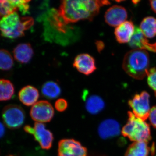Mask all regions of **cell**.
I'll return each mask as SVG.
<instances>
[{
    "instance_id": "9",
    "label": "cell",
    "mask_w": 156,
    "mask_h": 156,
    "mask_svg": "<svg viewBox=\"0 0 156 156\" xmlns=\"http://www.w3.org/2000/svg\"><path fill=\"white\" fill-rule=\"evenodd\" d=\"M87 148L73 139L61 140L58 144V156H87Z\"/></svg>"
},
{
    "instance_id": "4",
    "label": "cell",
    "mask_w": 156,
    "mask_h": 156,
    "mask_svg": "<svg viewBox=\"0 0 156 156\" xmlns=\"http://www.w3.org/2000/svg\"><path fill=\"white\" fill-rule=\"evenodd\" d=\"M128 122L122 130L123 136L134 142L150 141L151 137L149 125L131 112H128Z\"/></svg>"
},
{
    "instance_id": "24",
    "label": "cell",
    "mask_w": 156,
    "mask_h": 156,
    "mask_svg": "<svg viewBox=\"0 0 156 156\" xmlns=\"http://www.w3.org/2000/svg\"><path fill=\"white\" fill-rule=\"evenodd\" d=\"M11 3L16 11H19L23 15L28 14L29 10L30 1L11 0Z\"/></svg>"
},
{
    "instance_id": "2",
    "label": "cell",
    "mask_w": 156,
    "mask_h": 156,
    "mask_svg": "<svg viewBox=\"0 0 156 156\" xmlns=\"http://www.w3.org/2000/svg\"><path fill=\"white\" fill-rule=\"evenodd\" d=\"M150 57L147 51L132 49L126 53L123 59L122 68L131 77L142 80L149 71Z\"/></svg>"
},
{
    "instance_id": "20",
    "label": "cell",
    "mask_w": 156,
    "mask_h": 156,
    "mask_svg": "<svg viewBox=\"0 0 156 156\" xmlns=\"http://www.w3.org/2000/svg\"><path fill=\"white\" fill-rule=\"evenodd\" d=\"M14 85L11 81L0 79V101L10 100L14 94Z\"/></svg>"
},
{
    "instance_id": "8",
    "label": "cell",
    "mask_w": 156,
    "mask_h": 156,
    "mask_svg": "<svg viewBox=\"0 0 156 156\" xmlns=\"http://www.w3.org/2000/svg\"><path fill=\"white\" fill-rule=\"evenodd\" d=\"M54 115L53 106L47 101H37L30 109V116L37 122H49L53 119Z\"/></svg>"
},
{
    "instance_id": "22",
    "label": "cell",
    "mask_w": 156,
    "mask_h": 156,
    "mask_svg": "<svg viewBox=\"0 0 156 156\" xmlns=\"http://www.w3.org/2000/svg\"><path fill=\"white\" fill-rule=\"evenodd\" d=\"M14 65V59L9 51L4 49L0 50V69L9 70Z\"/></svg>"
},
{
    "instance_id": "7",
    "label": "cell",
    "mask_w": 156,
    "mask_h": 156,
    "mask_svg": "<svg viewBox=\"0 0 156 156\" xmlns=\"http://www.w3.org/2000/svg\"><path fill=\"white\" fill-rule=\"evenodd\" d=\"M128 104L136 116L144 121L149 116L151 111L150 95L147 92L143 91L136 94L129 101Z\"/></svg>"
},
{
    "instance_id": "11",
    "label": "cell",
    "mask_w": 156,
    "mask_h": 156,
    "mask_svg": "<svg viewBox=\"0 0 156 156\" xmlns=\"http://www.w3.org/2000/svg\"><path fill=\"white\" fill-rule=\"evenodd\" d=\"M73 66L79 72L88 76L96 69L94 58L87 53H82L76 56L73 62Z\"/></svg>"
},
{
    "instance_id": "17",
    "label": "cell",
    "mask_w": 156,
    "mask_h": 156,
    "mask_svg": "<svg viewBox=\"0 0 156 156\" xmlns=\"http://www.w3.org/2000/svg\"><path fill=\"white\" fill-rule=\"evenodd\" d=\"M151 150L147 142H134L128 147L125 156H148Z\"/></svg>"
},
{
    "instance_id": "25",
    "label": "cell",
    "mask_w": 156,
    "mask_h": 156,
    "mask_svg": "<svg viewBox=\"0 0 156 156\" xmlns=\"http://www.w3.org/2000/svg\"><path fill=\"white\" fill-rule=\"evenodd\" d=\"M147 83L150 87L153 90L156 96V68H152L147 74Z\"/></svg>"
},
{
    "instance_id": "29",
    "label": "cell",
    "mask_w": 156,
    "mask_h": 156,
    "mask_svg": "<svg viewBox=\"0 0 156 156\" xmlns=\"http://www.w3.org/2000/svg\"><path fill=\"white\" fill-rule=\"evenodd\" d=\"M150 4L153 11L156 13V1H150Z\"/></svg>"
},
{
    "instance_id": "21",
    "label": "cell",
    "mask_w": 156,
    "mask_h": 156,
    "mask_svg": "<svg viewBox=\"0 0 156 156\" xmlns=\"http://www.w3.org/2000/svg\"><path fill=\"white\" fill-rule=\"evenodd\" d=\"M147 39L144 36L142 31L139 27H135L134 34L129 42V45L133 49L143 50L144 44Z\"/></svg>"
},
{
    "instance_id": "26",
    "label": "cell",
    "mask_w": 156,
    "mask_h": 156,
    "mask_svg": "<svg viewBox=\"0 0 156 156\" xmlns=\"http://www.w3.org/2000/svg\"><path fill=\"white\" fill-rule=\"evenodd\" d=\"M55 107L56 110L58 112H64L66 110L67 108V101L63 98H59L55 102Z\"/></svg>"
},
{
    "instance_id": "10",
    "label": "cell",
    "mask_w": 156,
    "mask_h": 156,
    "mask_svg": "<svg viewBox=\"0 0 156 156\" xmlns=\"http://www.w3.org/2000/svg\"><path fill=\"white\" fill-rule=\"evenodd\" d=\"M128 18L127 10L122 6L115 5L109 8L105 14L106 23L112 27H118L126 21Z\"/></svg>"
},
{
    "instance_id": "28",
    "label": "cell",
    "mask_w": 156,
    "mask_h": 156,
    "mask_svg": "<svg viewBox=\"0 0 156 156\" xmlns=\"http://www.w3.org/2000/svg\"><path fill=\"white\" fill-rule=\"evenodd\" d=\"M144 50L156 53V42L154 43H150L147 40L144 44Z\"/></svg>"
},
{
    "instance_id": "30",
    "label": "cell",
    "mask_w": 156,
    "mask_h": 156,
    "mask_svg": "<svg viewBox=\"0 0 156 156\" xmlns=\"http://www.w3.org/2000/svg\"><path fill=\"white\" fill-rule=\"evenodd\" d=\"M5 133V128L2 123L0 122V138L2 137Z\"/></svg>"
},
{
    "instance_id": "18",
    "label": "cell",
    "mask_w": 156,
    "mask_h": 156,
    "mask_svg": "<svg viewBox=\"0 0 156 156\" xmlns=\"http://www.w3.org/2000/svg\"><path fill=\"white\" fill-rule=\"evenodd\" d=\"M140 28L147 38H153L156 36V18L147 17L140 23Z\"/></svg>"
},
{
    "instance_id": "13",
    "label": "cell",
    "mask_w": 156,
    "mask_h": 156,
    "mask_svg": "<svg viewBox=\"0 0 156 156\" xmlns=\"http://www.w3.org/2000/svg\"><path fill=\"white\" fill-rule=\"evenodd\" d=\"M135 27L131 21H126L117 27L115 35L117 41L120 44L129 43L134 34Z\"/></svg>"
},
{
    "instance_id": "5",
    "label": "cell",
    "mask_w": 156,
    "mask_h": 156,
    "mask_svg": "<svg viewBox=\"0 0 156 156\" xmlns=\"http://www.w3.org/2000/svg\"><path fill=\"white\" fill-rule=\"evenodd\" d=\"M2 115L5 125L11 129H18L21 127L25 119L23 109L17 105H9L5 107Z\"/></svg>"
},
{
    "instance_id": "23",
    "label": "cell",
    "mask_w": 156,
    "mask_h": 156,
    "mask_svg": "<svg viewBox=\"0 0 156 156\" xmlns=\"http://www.w3.org/2000/svg\"><path fill=\"white\" fill-rule=\"evenodd\" d=\"M14 12H17V11L11 3V0L0 1V19Z\"/></svg>"
},
{
    "instance_id": "1",
    "label": "cell",
    "mask_w": 156,
    "mask_h": 156,
    "mask_svg": "<svg viewBox=\"0 0 156 156\" xmlns=\"http://www.w3.org/2000/svg\"><path fill=\"white\" fill-rule=\"evenodd\" d=\"M110 4L107 1H63L56 14L65 25L80 20H92L99 13L101 7Z\"/></svg>"
},
{
    "instance_id": "27",
    "label": "cell",
    "mask_w": 156,
    "mask_h": 156,
    "mask_svg": "<svg viewBox=\"0 0 156 156\" xmlns=\"http://www.w3.org/2000/svg\"><path fill=\"white\" fill-rule=\"evenodd\" d=\"M149 118L152 126L156 128V106L151 109Z\"/></svg>"
},
{
    "instance_id": "3",
    "label": "cell",
    "mask_w": 156,
    "mask_h": 156,
    "mask_svg": "<svg viewBox=\"0 0 156 156\" xmlns=\"http://www.w3.org/2000/svg\"><path fill=\"white\" fill-rule=\"evenodd\" d=\"M34 24L32 17H21L17 12H14L0 19V31L5 37L18 38L24 36L26 31Z\"/></svg>"
},
{
    "instance_id": "12",
    "label": "cell",
    "mask_w": 156,
    "mask_h": 156,
    "mask_svg": "<svg viewBox=\"0 0 156 156\" xmlns=\"http://www.w3.org/2000/svg\"><path fill=\"white\" fill-rule=\"evenodd\" d=\"M120 132L119 124L116 121L112 119L105 120L98 126V134L102 139H108L118 136Z\"/></svg>"
},
{
    "instance_id": "32",
    "label": "cell",
    "mask_w": 156,
    "mask_h": 156,
    "mask_svg": "<svg viewBox=\"0 0 156 156\" xmlns=\"http://www.w3.org/2000/svg\"><path fill=\"white\" fill-rule=\"evenodd\" d=\"M13 156V155H10V156Z\"/></svg>"
},
{
    "instance_id": "31",
    "label": "cell",
    "mask_w": 156,
    "mask_h": 156,
    "mask_svg": "<svg viewBox=\"0 0 156 156\" xmlns=\"http://www.w3.org/2000/svg\"><path fill=\"white\" fill-rule=\"evenodd\" d=\"M96 46H97L98 50L99 51H101L103 49L104 45L103 43L101 41H98L97 42L96 44Z\"/></svg>"
},
{
    "instance_id": "15",
    "label": "cell",
    "mask_w": 156,
    "mask_h": 156,
    "mask_svg": "<svg viewBox=\"0 0 156 156\" xmlns=\"http://www.w3.org/2000/svg\"><path fill=\"white\" fill-rule=\"evenodd\" d=\"M14 58L21 63H27L30 61L34 55L33 49L30 44L27 43L19 44L14 48Z\"/></svg>"
},
{
    "instance_id": "19",
    "label": "cell",
    "mask_w": 156,
    "mask_h": 156,
    "mask_svg": "<svg viewBox=\"0 0 156 156\" xmlns=\"http://www.w3.org/2000/svg\"><path fill=\"white\" fill-rule=\"evenodd\" d=\"M43 95L48 99H53L58 98L61 94V88L56 82L48 81L42 87Z\"/></svg>"
},
{
    "instance_id": "16",
    "label": "cell",
    "mask_w": 156,
    "mask_h": 156,
    "mask_svg": "<svg viewBox=\"0 0 156 156\" xmlns=\"http://www.w3.org/2000/svg\"><path fill=\"white\" fill-rule=\"evenodd\" d=\"M105 106L104 101L101 97L97 95L89 96L86 101V109L92 115H96L103 110Z\"/></svg>"
},
{
    "instance_id": "14",
    "label": "cell",
    "mask_w": 156,
    "mask_h": 156,
    "mask_svg": "<svg viewBox=\"0 0 156 156\" xmlns=\"http://www.w3.org/2000/svg\"><path fill=\"white\" fill-rule=\"evenodd\" d=\"M20 101L26 106L34 105L37 102L40 94L35 87L27 86L23 87L18 94Z\"/></svg>"
},
{
    "instance_id": "6",
    "label": "cell",
    "mask_w": 156,
    "mask_h": 156,
    "mask_svg": "<svg viewBox=\"0 0 156 156\" xmlns=\"http://www.w3.org/2000/svg\"><path fill=\"white\" fill-rule=\"evenodd\" d=\"M24 130L26 132L33 135L35 140L43 149L49 150L52 147L54 139L53 134L50 130L47 129L44 123L36 122L34 128L26 126Z\"/></svg>"
}]
</instances>
